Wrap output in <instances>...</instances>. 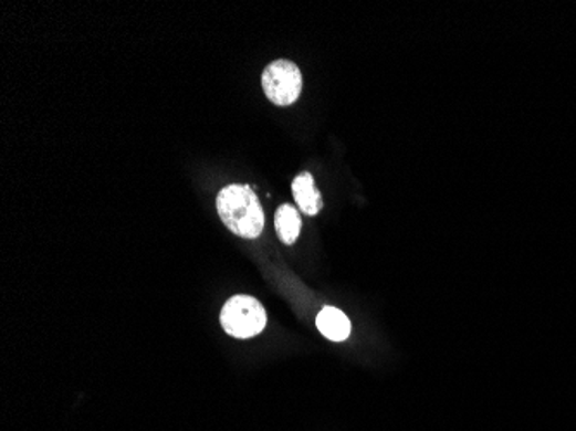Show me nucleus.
I'll use <instances>...</instances> for the list:
<instances>
[{"mask_svg":"<svg viewBox=\"0 0 576 431\" xmlns=\"http://www.w3.org/2000/svg\"><path fill=\"white\" fill-rule=\"evenodd\" d=\"M316 326L322 332L323 337L332 341H344L350 335V322L341 309L325 307L316 318Z\"/></svg>","mask_w":576,"mask_h":431,"instance_id":"39448f33","label":"nucleus"},{"mask_svg":"<svg viewBox=\"0 0 576 431\" xmlns=\"http://www.w3.org/2000/svg\"><path fill=\"white\" fill-rule=\"evenodd\" d=\"M276 233L285 245H292L301 233V216L297 209L291 204H283L276 209L275 214Z\"/></svg>","mask_w":576,"mask_h":431,"instance_id":"423d86ee","label":"nucleus"},{"mask_svg":"<svg viewBox=\"0 0 576 431\" xmlns=\"http://www.w3.org/2000/svg\"><path fill=\"white\" fill-rule=\"evenodd\" d=\"M292 192H294L295 202L302 212H306L307 216L318 214L323 206L322 193L316 189L310 172H302L295 178L292 183Z\"/></svg>","mask_w":576,"mask_h":431,"instance_id":"20e7f679","label":"nucleus"},{"mask_svg":"<svg viewBox=\"0 0 576 431\" xmlns=\"http://www.w3.org/2000/svg\"><path fill=\"white\" fill-rule=\"evenodd\" d=\"M263 88L275 106H291L302 92L301 70L292 61H275L263 71Z\"/></svg>","mask_w":576,"mask_h":431,"instance_id":"7ed1b4c3","label":"nucleus"},{"mask_svg":"<svg viewBox=\"0 0 576 431\" xmlns=\"http://www.w3.org/2000/svg\"><path fill=\"white\" fill-rule=\"evenodd\" d=\"M221 325L228 335L235 338H252L266 326V311L251 295H235L221 311Z\"/></svg>","mask_w":576,"mask_h":431,"instance_id":"f03ea898","label":"nucleus"},{"mask_svg":"<svg viewBox=\"0 0 576 431\" xmlns=\"http://www.w3.org/2000/svg\"><path fill=\"white\" fill-rule=\"evenodd\" d=\"M216 208L230 232L243 239H258L264 230V212L248 185H228L218 193Z\"/></svg>","mask_w":576,"mask_h":431,"instance_id":"f257e3e1","label":"nucleus"}]
</instances>
